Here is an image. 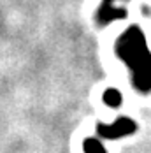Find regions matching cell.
<instances>
[{"label": "cell", "instance_id": "6da1fadb", "mask_svg": "<svg viewBox=\"0 0 151 153\" xmlns=\"http://www.w3.org/2000/svg\"><path fill=\"white\" fill-rule=\"evenodd\" d=\"M135 128V125L130 122V120H118L116 125H111V127H100V134L104 137H120V136H125L128 132H132Z\"/></svg>", "mask_w": 151, "mask_h": 153}, {"label": "cell", "instance_id": "7a4b0ae2", "mask_svg": "<svg viewBox=\"0 0 151 153\" xmlns=\"http://www.w3.org/2000/svg\"><path fill=\"white\" fill-rule=\"evenodd\" d=\"M84 152L86 153H106V150L102 148V144L95 139H88L84 143Z\"/></svg>", "mask_w": 151, "mask_h": 153}, {"label": "cell", "instance_id": "3957f363", "mask_svg": "<svg viewBox=\"0 0 151 153\" xmlns=\"http://www.w3.org/2000/svg\"><path fill=\"white\" fill-rule=\"evenodd\" d=\"M106 100L109 102V104H113V106H118V104L121 102V95L116 92V90H111V92H107Z\"/></svg>", "mask_w": 151, "mask_h": 153}]
</instances>
